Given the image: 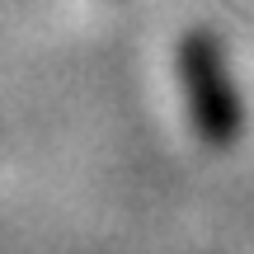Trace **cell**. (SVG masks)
<instances>
[{
  "label": "cell",
  "mask_w": 254,
  "mask_h": 254,
  "mask_svg": "<svg viewBox=\"0 0 254 254\" xmlns=\"http://www.w3.org/2000/svg\"><path fill=\"white\" fill-rule=\"evenodd\" d=\"M179 80L189 94V118L207 146H231L240 136V94L226 71V57L207 33H189L179 43Z\"/></svg>",
  "instance_id": "cell-1"
}]
</instances>
